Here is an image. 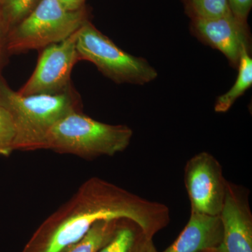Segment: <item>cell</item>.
I'll use <instances>...</instances> for the list:
<instances>
[{
    "mask_svg": "<svg viewBox=\"0 0 252 252\" xmlns=\"http://www.w3.org/2000/svg\"><path fill=\"white\" fill-rule=\"evenodd\" d=\"M128 219L149 238L166 228L170 209L99 178L85 181L72 198L39 225L22 252H61L101 220Z\"/></svg>",
    "mask_w": 252,
    "mask_h": 252,
    "instance_id": "obj_1",
    "label": "cell"
},
{
    "mask_svg": "<svg viewBox=\"0 0 252 252\" xmlns=\"http://www.w3.org/2000/svg\"><path fill=\"white\" fill-rule=\"evenodd\" d=\"M0 106L9 112L16 127L14 151L44 149L46 137L58 122L81 111L80 95L72 86L56 94L23 95L0 77Z\"/></svg>",
    "mask_w": 252,
    "mask_h": 252,
    "instance_id": "obj_2",
    "label": "cell"
},
{
    "mask_svg": "<svg viewBox=\"0 0 252 252\" xmlns=\"http://www.w3.org/2000/svg\"><path fill=\"white\" fill-rule=\"evenodd\" d=\"M132 136L133 131L128 126L104 124L82 111H75L52 127L44 149L85 159L113 157L128 147Z\"/></svg>",
    "mask_w": 252,
    "mask_h": 252,
    "instance_id": "obj_3",
    "label": "cell"
},
{
    "mask_svg": "<svg viewBox=\"0 0 252 252\" xmlns=\"http://www.w3.org/2000/svg\"><path fill=\"white\" fill-rule=\"evenodd\" d=\"M89 21L86 6L67 10L59 0H41L34 10L8 32L6 54L42 50L65 40Z\"/></svg>",
    "mask_w": 252,
    "mask_h": 252,
    "instance_id": "obj_4",
    "label": "cell"
},
{
    "mask_svg": "<svg viewBox=\"0 0 252 252\" xmlns=\"http://www.w3.org/2000/svg\"><path fill=\"white\" fill-rule=\"evenodd\" d=\"M77 49L79 61L92 63L116 84L144 85L158 77L157 69L147 60L120 49L89 21L78 31Z\"/></svg>",
    "mask_w": 252,
    "mask_h": 252,
    "instance_id": "obj_5",
    "label": "cell"
},
{
    "mask_svg": "<svg viewBox=\"0 0 252 252\" xmlns=\"http://www.w3.org/2000/svg\"><path fill=\"white\" fill-rule=\"evenodd\" d=\"M184 180L190 210L219 216L228 181L216 158L207 152L195 154L186 163Z\"/></svg>",
    "mask_w": 252,
    "mask_h": 252,
    "instance_id": "obj_6",
    "label": "cell"
},
{
    "mask_svg": "<svg viewBox=\"0 0 252 252\" xmlns=\"http://www.w3.org/2000/svg\"><path fill=\"white\" fill-rule=\"evenodd\" d=\"M78 31L65 40L41 50L34 72L18 94H56L72 86L71 74L80 61L77 49Z\"/></svg>",
    "mask_w": 252,
    "mask_h": 252,
    "instance_id": "obj_7",
    "label": "cell"
},
{
    "mask_svg": "<svg viewBox=\"0 0 252 252\" xmlns=\"http://www.w3.org/2000/svg\"><path fill=\"white\" fill-rule=\"evenodd\" d=\"M223 226L220 252H252V212L250 190L228 182L220 215Z\"/></svg>",
    "mask_w": 252,
    "mask_h": 252,
    "instance_id": "obj_8",
    "label": "cell"
},
{
    "mask_svg": "<svg viewBox=\"0 0 252 252\" xmlns=\"http://www.w3.org/2000/svg\"><path fill=\"white\" fill-rule=\"evenodd\" d=\"M191 16L195 35L224 55L233 67H238L243 50H250V31L247 23L240 21L232 13L216 18Z\"/></svg>",
    "mask_w": 252,
    "mask_h": 252,
    "instance_id": "obj_9",
    "label": "cell"
},
{
    "mask_svg": "<svg viewBox=\"0 0 252 252\" xmlns=\"http://www.w3.org/2000/svg\"><path fill=\"white\" fill-rule=\"evenodd\" d=\"M223 240L220 215L190 210V218L178 238L162 252H204L219 250Z\"/></svg>",
    "mask_w": 252,
    "mask_h": 252,
    "instance_id": "obj_10",
    "label": "cell"
},
{
    "mask_svg": "<svg viewBox=\"0 0 252 252\" xmlns=\"http://www.w3.org/2000/svg\"><path fill=\"white\" fill-rule=\"evenodd\" d=\"M152 241L135 221L121 219L114 237L98 252H146Z\"/></svg>",
    "mask_w": 252,
    "mask_h": 252,
    "instance_id": "obj_11",
    "label": "cell"
},
{
    "mask_svg": "<svg viewBox=\"0 0 252 252\" xmlns=\"http://www.w3.org/2000/svg\"><path fill=\"white\" fill-rule=\"evenodd\" d=\"M120 220L96 222L82 238L61 252H98L112 240Z\"/></svg>",
    "mask_w": 252,
    "mask_h": 252,
    "instance_id": "obj_12",
    "label": "cell"
},
{
    "mask_svg": "<svg viewBox=\"0 0 252 252\" xmlns=\"http://www.w3.org/2000/svg\"><path fill=\"white\" fill-rule=\"evenodd\" d=\"M248 49L242 51L238 64V74L234 85L225 94L218 97L215 105V112H228L235 101L241 97L252 85V59Z\"/></svg>",
    "mask_w": 252,
    "mask_h": 252,
    "instance_id": "obj_13",
    "label": "cell"
},
{
    "mask_svg": "<svg viewBox=\"0 0 252 252\" xmlns=\"http://www.w3.org/2000/svg\"><path fill=\"white\" fill-rule=\"evenodd\" d=\"M41 0H0V16L8 32L27 17Z\"/></svg>",
    "mask_w": 252,
    "mask_h": 252,
    "instance_id": "obj_14",
    "label": "cell"
},
{
    "mask_svg": "<svg viewBox=\"0 0 252 252\" xmlns=\"http://www.w3.org/2000/svg\"><path fill=\"white\" fill-rule=\"evenodd\" d=\"M191 16L216 18L231 14L228 0H190L189 6Z\"/></svg>",
    "mask_w": 252,
    "mask_h": 252,
    "instance_id": "obj_15",
    "label": "cell"
},
{
    "mask_svg": "<svg viewBox=\"0 0 252 252\" xmlns=\"http://www.w3.org/2000/svg\"><path fill=\"white\" fill-rule=\"evenodd\" d=\"M16 134L11 114L0 106V157H9L14 152Z\"/></svg>",
    "mask_w": 252,
    "mask_h": 252,
    "instance_id": "obj_16",
    "label": "cell"
},
{
    "mask_svg": "<svg viewBox=\"0 0 252 252\" xmlns=\"http://www.w3.org/2000/svg\"><path fill=\"white\" fill-rule=\"evenodd\" d=\"M232 14L243 22L247 23V19L251 11L252 0H228Z\"/></svg>",
    "mask_w": 252,
    "mask_h": 252,
    "instance_id": "obj_17",
    "label": "cell"
},
{
    "mask_svg": "<svg viewBox=\"0 0 252 252\" xmlns=\"http://www.w3.org/2000/svg\"><path fill=\"white\" fill-rule=\"evenodd\" d=\"M7 32L5 29L4 23L0 16V77H1V68L4 63V57L6 56V38Z\"/></svg>",
    "mask_w": 252,
    "mask_h": 252,
    "instance_id": "obj_18",
    "label": "cell"
},
{
    "mask_svg": "<svg viewBox=\"0 0 252 252\" xmlns=\"http://www.w3.org/2000/svg\"><path fill=\"white\" fill-rule=\"evenodd\" d=\"M61 4L69 11H77L85 6L86 0H59Z\"/></svg>",
    "mask_w": 252,
    "mask_h": 252,
    "instance_id": "obj_19",
    "label": "cell"
},
{
    "mask_svg": "<svg viewBox=\"0 0 252 252\" xmlns=\"http://www.w3.org/2000/svg\"><path fill=\"white\" fill-rule=\"evenodd\" d=\"M158 252L157 248H156L155 245H154V242L152 241V243L149 245L148 249H147V252Z\"/></svg>",
    "mask_w": 252,
    "mask_h": 252,
    "instance_id": "obj_20",
    "label": "cell"
},
{
    "mask_svg": "<svg viewBox=\"0 0 252 252\" xmlns=\"http://www.w3.org/2000/svg\"><path fill=\"white\" fill-rule=\"evenodd\" d=\"M204 252H220V250H211V251H207Z\"/></svg>",
    "mask_w": 252,
    "mask_h": 252,
    "instance_id": "obj_21",
    "label": "cell"
}]
</instances>
